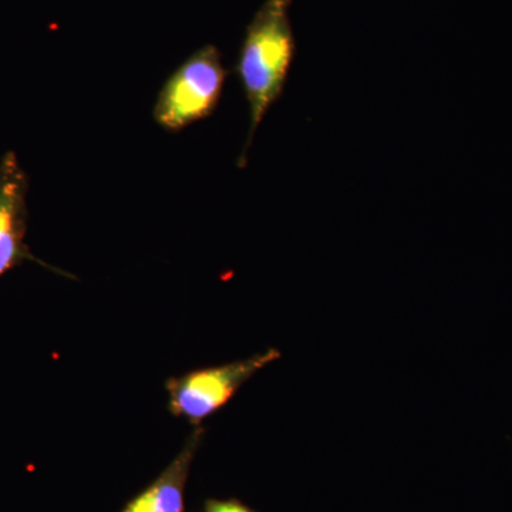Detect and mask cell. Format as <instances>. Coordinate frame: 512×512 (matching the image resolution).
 Here are the masks:
<instances>
[{"label":"cell","mask_w":512,"mask_h":512,"mask_svg":"<svg viewBox=\"0 0 512 512\" xmlns=\"http://www.w3.org/2000/svg\"><path fill=\"white\" fill-rule=\"evenodd\" d=\"M292 0H266L249 23L239 52L237 74L249 107V131L238 167L244 170L256 130L281 99L295 59V36L289 18Z\"/></svg>","instance_id":"6da1fadb"},{"label":"cell","mask_w":512,"mask_h":512,"mask_svg":"<svg viewBox=\"0 0 512 512\" xmlns=\"http://www.w3.org/2000/svg\"><path fill=\"white\" fill-rule=\"evenodd\" d=\"M227 79L218 47H201L165 80L154 104V121L168 133H180L208 119L220 104Z\"/></svg>","instance_id":"7a4b0ae2"},{"label":"cell","mask_w":512,"mask_h":512,"mask_svg":"<svg viewBox=\"0 0 512 512\" xmlns=\"http://www.w3.org/2000/svg\"><path fill=\"white\" fill-rule=\"evenodd\" d=\"M281 357L276 349L265 350L248 359L205 367L168 380V410L194 427L221 410L264 367Z\"/></svg>","instance_id":"3957f363"},{"label":"cell","mask_w":512,"mask_h":512,"mask_svg":"<svg viewBox=\"0 0 512 512\" xmlns=\"http://www.w3.org/2000/svg\"><path fill=\"white\" fill-rule=\"evenodd\" d=\"M28 191V177L9 151L0 160V278L25 261H35L26 245Z\"/></svg>","instance_id":"277c9868"},{"label":"cell","mask_w":512,"mask_h":512,"mask_svg":"<svg viewBox=\"0 0 512 512\" xmlns=\"http://www.w3.org/2000/svg\"><path fill=\"white\" fill-rule=\"evenodd\" d=\"M202 439L204 429L195 427L163 473L120 512H184L185 487Z\"/></svg>","instance_id":"5b68a950"},{"label":"cell","mask_w":512,"mask_h":512,"mask_svg":"<svg viewBox=\"0 0 512 512\" xmlns=\"http://www.w3.org/2000/svg\"><path fill=\"white\" fill-rule=\"evenodd\" d=\"M202 512H258L239 500H208Z\"/></svg>","instance_id":"8992f818"}]
</instances>
